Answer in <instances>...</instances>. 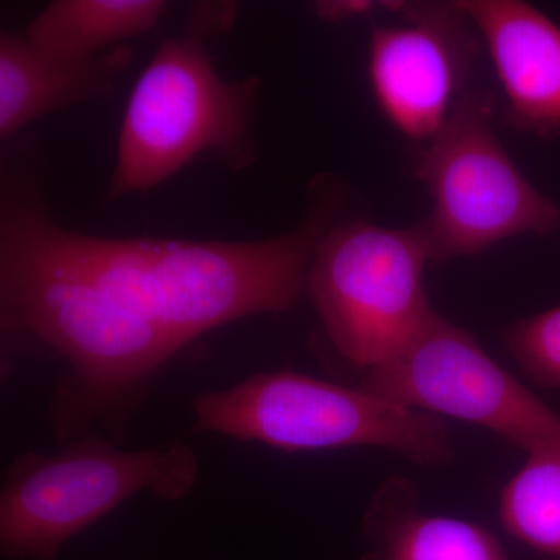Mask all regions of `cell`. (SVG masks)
<instances>
[{"instance_id": "cell-1", "label": "cell", "mask_w": 560, "mask_h": 560, "mask_svg": "<svg viewBox=\"0 0 560 560\" xmlns=\"http://www.w3.org/2000/svg\"><path fill=\"white\" fill-rule=\"evenodd\" d=\"M35 176L3 165L0 226L16 232L125 308L189 346L201 335L264 313H285L307 287L313 256L340 213L341 190L313 183L300 226L249 242L113 238L66 230L44 202Z\"/></svg>"}, {"instance_id": "cell-2", "label": "cell", "mask_w": 560, "mask_h": 560, "mask_svg": "<svg viewBox=\"0 0 560 560\" xmlns=\"http://www.w3.org/2000/svg\"><path fill=\"white\" fill-rule=\"evenodd\" d=\"M0 329L7 366L20 355L65 363L50 404L60 442L91 434L95 423L120 425L154 375L186 348L2 226Z\"/></svg>"}, {"instance_id": "cell-3", "label": "cell", "mask_w": 560, "mask_h": 560, "mask_svg": "<svg viewBox=\"0 0 560 560\" xmlns=\"http://www.w3.org/2000/svg\"><path fill=\"white\" fill-rule=\"evenodd\" d=\"M235 11L232 2L195 3L186 31L162 40L147 62L121 117L106 200L153 190L206 153L231 171L254 164L261 81L223 79L208 50Z\"/></svg>"}, {"instance_id": "cell-4", "label": "cell", "mask_w": 560, "mask_h": 560, "mask_svg": "<svg viewBox=\"0 0 560 560\" xmlns=\"http://www.w3.org/2000/svg\"><path fill=\"white\" fill-rule=\"evenodd\" d=\"M195 431L256 442L287 453L388 448L425 466L453 458L444 419L374 390L300 372H259L191 401Z\"/></svg>"}, {"instance_id": "cell-5", "label": "cell", "mask_w": 560, "mask_h": 560, "mask_svg": "<svg viewBox=\"0 0 560 560\" xmlns=\"http://www.w3.org/2000/svg\"><path fill=\"white\" fill-rule=\"evenodd\" d=\"M200 463L189 445L121 451L98 434L60 452H25L10 464L0 490V548L13 560H57L80 533L140 493L184 499Z\"/></svg>"}, {"instance_id": "cell-6", "label": "cell", "mask_w": 560, "mask_h": 560, "mask_svg": "<svg viewBox=\"0 0 560 560\" xmlns=\"http://www.w3.org/2000/svg\"><path fill=\"white\" fill-rule=\"evenodd\" d=\"M425 221L385 228L337 219L324 234L307 276L312 298L335 350L364 372L407 348L431 316Z\"/></svg>"}, {"instance_id": "cell-7", "label": "cell", "mask_w": 560, "mask_h": 560, "mask_svg": "<svg viewBox=\"0 0 560 560\" xmlns=\"http://www.w3.org/2000/svg\"><path fill=\"white\" fill-rule=\"evenodd\" d=\"M493 97L471 86L411 168L431 200V259L477 256L515 235L559 231L560 208L529 183L493 131Z\"/></svg>"}, {"instance_id": "cell-8", "label": "cell", "mask_w": 560, "mask_h": 560, "mask_svg": "<svg viewBox=\"0 0 560 560\" xmlns=\"http://www.w3.org/2000/svg\"><path fill=\"white\" fill-rule=\"evenodd\" d=\"M360 386L438 418L474 423L526 453L560 452V415L438 313L394 359L364 372Z\"/></svg>"}, {"instance_id": "cell-9", "label": "cell", "mask_w": 560, "mask_h": 560, "mask_svg": "<svg viewBox=\"0 0 560 560\" xmlns=\"http://www.w3.org/2000/svg\"><path fill=\"white\" fill-rule=\"evenodd\" d=\"M399 13L404 25L372 28L368 75L386 120L425 143L470 90L481 43L459 2H405Z\"/></svg>"}, {"instance_id": "cell-10", "label": "cell", "mask_w": 560, "mask_h": 560, "mask_svg": "<svg viewBox=\"0 0 560 560\" xmlns=\"http://www.w3.org/2000/svg\"><path fill=\"white\" fill-rule=\"evenodd\" d=\"M503 91L504 119L537 138L560 136V25L522 0H463Z\"/></svg>"}, {"instance_id": "cell-11", "label": "cell", "mask_w": 560, "mask_h": 560, "mask_svg": "<svg viewBox=\"0 0 560 560\" xmlns=\"http://www.w3.org/2000/svg\"><path fill=\"white\" fill-rule=\"evenodd\" d=\"M131 61L127 44L66 58L36 49L24 35L0 33V139L9 142L55 110L110 97Z\"/></svg>"}, {"instance_id": "cell-12", "label": "cell", "mask_w": 560, "mask_h": 560, "mask_svg": "<svg viewBox=\"0 0 560 560\" xmlns=\"http://www.w3.org/2000/svg\"><path fill=\"white\" fill-rule=\"evenodd\" d=\"M363 525L374 547L363 560H510L488 529L423 512L418 493L404 478L383 482Z\"/></svg>"}, {"instance_id": "cell-13", "label": "cell", "mask_w": 560, "mask_h": 560, "mask_svg": "<svg viewBox=\"0 0 560 560\" xmlns=\"http://www.w3.org/2000/svg\"><path fill=\"white\" fill-rule=\"evenodd\" d=\"M162 0H54L25 28L36 49L66 58H91L156 27Z\"/></svg>"}, {"instance_id": "cell-14", "label": "cell", "mask_w": 560, "mask_h": 560, "mask_svg": "<svg viewBox=\"0 0 560 560\" xmlns=\"http://www.w3.org/2000/svg\"><path fill=\"white\" fill-rule=\"evenodd\" d=\"M500 522L515 539L560 560V452L528 453L501 490Z\"/></svg>"}, {"instance_id": "cell-15", "label": "cell", "mask_w": 560, "mask_h": 560, "mask_svg": "<svg viewBox=\"0 0 560 560\" xmlns=\"http://www.w3.org/2000/svg\"><path fill=\"white\" fill-rule=\"evenodd\" d=\"M503 342L529 381L560 389V305L510 324Z\"/></svg>"}, {"instance_id": "cell-16", "label": "cell", "mask_w": 560, "mask_h": 560, "mask_svg": "<svg viewBox=\"0 0 560 560\" xmlns=\"http://www.w3.org/2000/svg\"><path fill=\"white\" fill-rule=\"evenodd\" d=\"M375 10H386V2L371 0H323L313 3V13L319 21L329 24L359 20L374 13Z\"/></svg>"}]
</instances>
